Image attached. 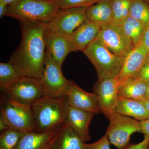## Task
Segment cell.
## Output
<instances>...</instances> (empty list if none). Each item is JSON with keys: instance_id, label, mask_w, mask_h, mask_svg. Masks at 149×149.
Here are the masks:
<instances>
[{"instance_id": "obj_22", "label": "cell", "mask_w": 149, "mask_h": 149, "mask_svg": "<svg viewBox=\"0 0 149 149\" xmlns=\"http://www.w3.org/2000/svg\"><path fill=\"white\" fill-rule=\"evenodd\" d=\"M118 25L130 40L133 48L140 44L146 28L143 24L129 16Z\"/></svg>"}, {"instance_id": "obj_1", "label": "cell", "mask_w": 149, "mask_h": 149, "mask_svg": "<svg viewBox=\"0 0 149 149\" xmlns=\"http://www.w3.org/2000/svg\"><path fill=\"white\" fill-rule=\"evenodd\" d=\"M21 24V39L8 62L22 76L41 79L45 63V23Z\"/></svg>"}, {"instance_id": "obj_11", "label": "cell", "mask_w": 149, "mask_h": 149, "mask_svg": "<svg viewBox=\"0 0 149 149\" xmlns=\"http://www.w3.org/2000/svg\"><path fill=\"white\" fill-rule=\"evenodd\" d=\"M149 53L140 44L125 56L120 72L115 77L119 88L129 80L137 78Z\"/></svg>"}, {"instance_id": "obj_23", "label": "cell", "mask_w": 149, "mask_h": 149, "mask_svg": "<svg viewBox=\"0 0 149 149\" xmlns=\"http://www.w3.org/2000/svg\"><path fill=\"white\" fill-rule=\"evenodd\" d=\"M129 16L135 18L145 27L149 26V5L144 0H132Z\"/></svg>"}, {"instance_id": "obj_20", "label": "cell", "mask_w": 149, "mask_h": 149, "mask_svg": "<svg viewBox=\"0 0 149 149\" xmlns=\"http://www.w3.org/2000/svg\"><path fill=\"white\" fill-rule=\"evenodd\" d=\"M115 112L140 121L149 119V111L141 102L119 96Z\"/></svg>"}, {"instance_id": "obj_4", "label": "cell", "mask_w": 149, "mask_h": 149, "mask_svg": "<svg viewBox=\"0 0 149 149\" xmlns=\"http://www.w3.org/2000/svg\"><path fill=\"white\" fill-rule=\"evenodd\" d=\"M83 52L95 67L99 82L115 78L120 72L124 58L113 53L97 41L92 42Z\"/></svg>"}, {"instance_id": "obj_30", "label": "cell", "mask_w": 149, "mask_h": 149, "mask_svg": "<svg viewBox=\"0 0 149 149\" xmlns=\"http://www.w3.org/2000/svg\"><path fill=\"white\" fill-rule=\"evenodd\" d=\"M126 149H149V136L144 135L143 140L136 144H130Z\"/></svg>"}, {"instance_id": "obj_35", "label": "cell", "mask_w": 149, "mask_h": 149, "mask_svg": "<svg viewBox=\"0 0 149 149\" xmlns=\"http://www.w3.org/2000/svg\"><path fill=\"white\" fill-rule=\"evenodd\" d=\"M15 1V0H0V2L4 3L8 5H9Z\"/></svg>"}, {"instance_id": "obj_19", "label": "cell", "mask_w": 149, "mask_h": 149, "mask_svg": "<svg viewBox=\"0 0 149 149\" xmlns=\"http://www.w3.org/2000/svg\"><path fill=\"white\" fill-rule=\"evenodd\" d=\"M56 130L45 133L24 132L14 149H48Z\"/></svg>"}, {"instance_id": "obj_28", "label": "cell", "mask_w": 149, "mask_h": 149, "mask_svg": "<svg viewBox=\"0 0 149 149\" xmlns=\"http://www.w3.org/2000/svg\"><path fill=\"white\" fill-rule=\"evenodd\" d=\"M109 139L106 135L95 143L92 144H85L84 149H111Z\"/></svg>"}, {"instance_id": "obj_37", "label": "cell", "mask_w": 149, "mask_h": 149, "mask_svg": "<svg viewBox=\"0 0 149 149\" xmlns=\"http://www.w3.org/2000/svg\"><path fill=\"white\" fill-rule=\"evenodd\" d=\"M149 62V53L148 55V56H147L146 59V62Z\"/></svg>"}, {"instance_id": "obj_26", "label": "cell", "mask_w": 149, "mask_h": 149, "mask_svg": "<svg viewBox=\"0 0 149 149\" xmlns=\"http://www.w3.org/2000/svg\"><path fill=\"white\" fill-rule=\"evenodd\" d=\"M132 0H113V24L119 25L129 15Z\"/></svg>"}, {"instance_id": "obj_25", "label": "cell", "mask_w": 149, "mask_h": 149, "mask_svg": "<svg viewBox=\"0 0 149 149\" xmlns=\"http://www.w3.org/2000/svg\"><path fill=\"white\" fill-rule=\"evenodd\" d=\"M24 132L8 128L1 131L0 149H14Z\"/></svg>"}, {"instance_id": "obj_9", "label": "cell", "mask_w": 149, "mask_h": 149, "mask_svg": "<svg viewBox=\"0 0 149 149\" xmlns=\"http://www.w3.org/2000/svg\"><path fill=\"white\" fill-rule=\"evenodd\" d=\"M40 80L46 95L57 98L66 97L71 81L65 77L61 68L56 64L47 51L45 68Z\"/></svg>"}, {"instance_id": "obj_31", "label": "cell", "mask_w": 149, "mask_h": 149, "mask_svg": "<svg viewBox=\"0 0 149 149\" xmlns=\"http://www.w3.org/2000/svg\"><path fill=\"white\" fill-rule=\"evenodd\" d=\"M140 44L149 52V26L145 28Z\"/></svg>"}, {"instance_id": "obj_12", "label": "cell", "mask_w": 149, "mask_h": 149, "mask_svg": "<svg viewBox=\"0 0 149 149\" xmlns=\"http://www.w3.org/2000/svg\"><path fill=\"white\" fill-rule=\"evenodd\" d=\"M119 88L115 77L98 81L94 85L93 91L97 96L101 112L108 118L115 112Z\"/></svg>"}, {"instance_id": "obj_15", "label": "cell", "mask_w": 149, "mask_h": 149, "mask_svg": "<svg viewBox=\"0 0 149 149\" xmlns=\"http://www.w3.org/2000/svg\"><path fill=\"white\" fill-rule=\"evenodd\" d=\"M95 114L69 106L65 123L85 143L91 139L89 126Z\"/></svg>"}, {"instance_id": "obj_24", "label": "cell", "mask_w": 149, "mask_h": 149, "mask_svg": "<svg viewBox=\"0 0 149 149\" xmlns=\"http://www.w3.org/2000/svg\"><path fill=\"white\" fill-rule=\"evenodd\" d=\"M22 75L9 62L0 63V88L4 91L7 87Z\"/></svg>"}, {"instance_id": "obj_36", "label": "cell", "mask_w": 149, "mask_h": 149, "mask_svg": "<svg viewBox=\"0 0 149 149\" xmlns=\"http://www.w3.org/2000/svg\"><path fill=\"white\" fill-rule=\"evenodd\" d=\"M149 99V84L148 86V89L146 94V99Z\"/></svg>"}, {"instance_id": "obj_7", "label": "cell", "mask_w": 149, "mask_h": 149, "mask_svg": "<svg viewBox=\"0 0 149 149\" xmlns=\"http://www.w3.org/2000/svg\"><path fill=\"white\" fill-rule=\"evenodd\" d=\"M109 125L106 131L111 143L117 149H126L129 146L130 136L141 132L140 121L114 112L110 116Z\"/></svg>"}, {"instance_id": "obj_33", "label": "cell", "mask_w": 149, "mask_h": 149, "mask_svg": "<svg viewBox=\"0 0 149 149\" xmlns=\"http://www.w3.org/2000/svg\"><path fill=\"white\" fill-rule=\"evenodd\" d=\"M8 5L0 2V17L5 16L8 9Z\"/></svg>"}, {"instance_id": "obj_29", "label": "cell", "mask_w": 149, "mask_h": 149, "mask_svg": "<svg viewBox=\"0 0 149 149\" xmlns=\"http://www.w3.org/2000/svg\"><path fill=\"white\" fill-rule=\"evenodd\" d=\"M137 78L149 84V62L144 63L139 71Z\"/></svg>"}, {"instance_id": "obj_6", "label": "cell", "mask_w": 149, "mask_h": 149, "mask_svg": "<svg viewBox=\"0 0 149 149\" xmlns=\"http://www.w3.org/2000/svg\"><path fill=\"white\" fill-rule=\"evenodd\" d=\"M2 92L10 99L29 107L46 95L40 79L27 76L19 77Z\"/></svg>"}, {"instance_id": "obj_3", "label": "cell", "mask_w": 149, "mask_h": 149, "mask_svg": "<svg viewBox=\"0 0 149 149\" xmlns=\"http://www.w3.org/2000/svg\"><path fill=\"white\" fill-rule=\"evenodd\" d=\"M59 10L54 0H15L8 5L5 16L16 19L20 24H47Z\"/></svg>"}, {"instance_id": "obj_14", "label": "cell", "mask_w": 149, "mask_h": 149, "mask_svg": "<svg viewBox=\"0 0 149 149\" xmlns=\"http://www.w3.org/2000/svg\"><path fill=\"white\" fill-rule=\"evenodd\" d=\"M101 27L86 19L68 36L70 52L84 51L96 40Z\"/></svg>"}, {"instance_id": "obj_21", "label": "cell", "mask_w": 149, "mask_h": 149, "mask_svg": "<svg viewBox=\"0 0 149 149\" xmlns=\"http://www.w3.org/2000/svg\"><path fill=\"white\" fill-rule=\"evenodd\" d=\"M149 84L138 78L129 80L118 89V95L135 100H143L146 99Z\"/></svg>"}, {"instance_id": "obj_38", "label": "cell", "mask_w": 149, "mask_h": 149, "mask_svg": "<svg viewBox=\"0 0 149 149\" xmlns=\"http://www.w3.org/2000/svg\"><path fill=\"white\" fill-rule=\"evenodd\" d=\"M144 1H145L149 5V0H144Z\"/></svg>"}, {"instance_id": "obj_10", "label": "cell", "mask_w": 149, "mask_h": 149, "mask_svg": "<svg viewBox=\"0 0 149 149\" xmlns=\"http://www.w3.org/2000/svg\"><path fill=\"white\" fill-rule=\"evenodd\" d=\"M96 41L116 55L123 58L133 49L120 26L110 23L101 26Z\"/></svg>"}, {"instance_id": "obj_34", "label": "cell", "mask_w": 149, "mask_h": 149, "mask_svg": "<svg viewBox=\"0 0 149 149\" xmlns=\"http://www.w3.org/2000/svg\"><path fill=\"white\" fill-rule=\"evenodd\" d=\"M139 101L141 102L142 104H143L149 111V99H144L143 100Z\"/></svg>"}, {"instance_id": "obj_27", "label": "cell", "mask_w": 149, "mask_h": 149, "mask_svg": "<svg viewBox=\"0 0 149 149\" xmlns=\"http://www.w3.org/2000/svg\"><path fill=\"white\" fill-rule=\"evenodd\" d=\"M60 9L72 8L86 7L93 6L100 0H54Z\"/></svg>"}, {"instance_id": "obj_2", "label": "cell", "mask_w": 149, "mask_h": 149, "mask_svg": "<svg viewBox=\"0 0 149 149\" xmlns=\"http://www.w3.org/2000/svg\"><path fill=\"white\" fill-rule=\"evenodd\" d=\"M68 105L67 96L57 98L45 95L31 106L34 118V131H52L65 123Z\"/></svg>"}, {"instance_id": "obj_17", "label": "cell", "mask_w": 149, "mask_h": 149, "mask_svg": "<svg viewBox=\"0 0 149 149\" xmlns=\"http://www.w3.org/2000/svg\"><path fill=\"white\" fill-rule=\"evenodd\" d=\"M85 144L65 123L56 130L48 149H84Z\"/></svg>"}, {"instance_id": "obj_5", "label": "cell", "mask_w": 149, "mask_h": 149, "mask_svg": "<svg viewBox=\"0 0 149 149\" xmlns=\"http://www.w3.org/2000/svg\"><path fill=\"white\" fill-rule=\"evenodd\" d=\"M0 112V118L8 128L23 132L34 131L31 107L17 102L1 93Z\"/></svg>"}, {"instance_id": "obj_32", "label": "cell", "mask_w": 149, "mask_h": 149, "mask_svg": "<svg viewBox=\"0 0 149 149\" xmlns=\"http://www.w3.org/2000/svg\"><path fill=\"white\" fill-rule=\"evenodd\" d=\"M141 127V133L144 135L149 136V119L148 120L140 121Z\"/></svg>"}, {"instance_id": "obj_16", "label": "cell", "mask_w": 149, "mask_h": 149, "mask_svg": "<svg viewBox=\"0 0 149 149\" xmlns=\"http://www.w3.org/2000/svg\"><path fill=\"white\" fill-rule=\"evenodd\" d=\"M46 50L53 60L60 68L70 52L68 37L64 35L44 33Z\"/></svg>"}, {"instance_id": "obj_8", "label": "cell", "mask_w": 149, "mask_h": 149, "mask_svg": "<svg viewBox=\"0 0 149 149\" xmlns=\"http://www.w3.org/2000/svg\"><path fill=\"white\" fill-rule=\"evenodd\" d=\"M88 8H72L60 9L46 24L45 32L68 37L87 19Z\"/></svg>"}, {"instance_id": "obj_18", "label": "cell", "mask_w": 149, "mask_h": 149, "mask_svg": "<svg viewBox=\"0 0 149 149\" xmlns=\"http://www.w3.org/2000/svg\"><path fill=\"white\" fill-rule=\"evenodd\" d=\"M113 0H100L86 10L87 19L101 27L112 23Z\"/></svg>"}, {"instance_id": "obj_13", "label": "cell", "mask_w": 149, "mask_h": 149, "mask_svg": "<svg viewBox=\"0 0 149 149\" xmlns=\"http://www.w3.org/2000/svg\"><path fill=\"white\" fill-rule=\"evenodd\" d=\"M67 98L69 106L95 114L101 113L97 94L84 91L72 81L68 91Z\"/></svg>"}]
</instances>
